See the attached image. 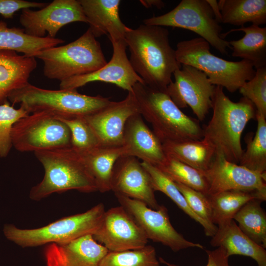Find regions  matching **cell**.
Returning <instances> with one entry per match:
<instances>
[{"label": "cell", "instance_id": "obj_1", "mask_svg": "<svg viewBox=\"0 0 266 266\" xmlns=\"http://www.w3.org/2000/svg\"><path fill=\"white\" fill-rule=\"evenodd\" d=\"M169 35L164 27L144 24L134 29L128 27L125 34L134 71L145 85L165 92L172 81L173 72L181 66Z\"/></svg>", "mask_w": 266, "mask_h": 266}, {"label": "cell", "instance_id": "obj_2", "mask_svg": "<svg viewBox=\"0 0 266 266\" xmlns=\"http://www.w3.org/2000/svg\"><path fill=\"white\" fill-rule=\"evenodd\" d=\"M213 113L203 129V138L227 160L238 164L244 152L241 137L248 122L256 118L253 103L242 97L233 102L226 96L223 88L216 86L212 98Z\"/></svg>", "mask_w": 266, "mask_h": 266}, {"label": "cell", "instance_id": "obj_3", "mask_svg": "<svg viewBox=\"0 0 266 266\" xmlns=\"http://www.w3.org/2000/svg\"><path fill=\"white\" fill-rule=\"evenodd\" d=\"M132 93L139 113L151 124L162 143L203 138L199 120L183 112L166 92L138 82Z\"/></svg>", "mask_w": 266, "mask_h": 266}, {"label": "cell", "instance_id": "obj_4", "mask_svg": "<svg viewBox=\"0 0 266 266\" xmlns=\"http://www.w3.org/2000/svg\"><path fill=\"white\" fill-rule=\"evenodd\" d=\"M34 153L43 166L44 175L42 181L31 189V200L38 201L53 193L71 190L83 193L98 191L80 155L71 147Z\"/></svg>", "mask_w": 266, "mask_h": 266}, {"label": "cell", "instance_id": "obj_5", "mask_svg": "<svg viewBox=\"0 0 266 266\" xmlns=\"http://www.w3.org/2000/svg\"><path fill=\"white\" fill-rule=\"evenodd\" d=\"M8 100L29 114L44 112L57 118L87 116L111 102L108 98L83 95L77 90H47L30 83L13 91Z\"/></svg>", "mask_w": 266, "mask_h": 266}, {"label": "cell", "instance_id": "obj_6", "mask_svg": "<svg viewBox=\"0 0 266 266\" xmlns=\"http://www.w3.org/2000/svg\"><path fill=\"white\" fill-rule=\"evenodd\" d=\"M34 57L43 62L46 77L60 82L91 73L107 63L100 42L89 28L75 40L43 50Z\"/></svg>", "mask_w": 266, "mask_h": 266}, {"label": "cell", "instance_id": "obj_7", "mask_svg": "<svg viewBox=\"0 0 266 266\" xmlns=\"http://www.w3.org/2000/svg\"><path fill=\"white\" fill-rule=\"evenodd\" d=\"M176 58L181 65L193 66L203 71L215 86L233 93L255 75L252 64L247 60L233 62L223 59L210 51V44L201 37L179 41Z\"/></svg>", "mask_w": 266, "mask_h": 266}, {"label": "cell", "instance_id": "obj_8", "mask_svg": "<svg viewBox=\"0 0 266 266\" xmlns=\"http://www.w3.org/2000/svg\"><path fill=\"white\" fill-rule=\"evenodd\" d=\"M105 211L101 203L85 212L64 217L41 228L21 229L6 224L3 233L7 239L22 247L47 243L62 245L86 234L93 235L99 228Z\"/></svg>", "mask_w": 266, "mask_h": 266}, {"label": "cell", "instance_id": "obj_9", "mask_svg": "<svg viewBox=\"0 0 266 266\" xmlns=\"http://www.w3.org/2000/svg\"><path fill=\"white\" fill-rule=\"evenodd\" d=\"M143 24L191 31L222 55H227L228 48H231L229 41L221 37L222 28L206 0H182L168 12L144 19Z\"/></svg>", "mask_w": 266, "mask_h": 266}, {"label": "cell", "instance_id": "obj_10", "mask_svg": "<svg viewBox=\"0 0 266 266\" xmlns=\"http://www.w3.org/2000/svg\"><path fill=\"white\" fill-rule=\"evenodd\" d=\"M12 146L21 152L71 147L67 126L54 116L35 112L21 118L11 131Z\"/></svg>", "mask_w": 266, "mask_h": 266}, {"label": "cell", "instance_id": "obj_11", "mask_svg": "<svg viewBox=\"0 0 266 266\" xmlns=\"http://www.w3.org/2000/svg\"><path fill=\"white\" fill-rule=\"evenodd\" d=\"M115 195L121 206L133 218L148 239L160 242L174 252L191 247L203 248L201 244L187 240L175 230L164 205L153 209L141 201L118 194Z\"/></svg>", "mask_w": 266, "mask_h": 266}, {"label": "cell", "instance_id": "obj_12", "mask_svg": "<svg viewBox=\"0 0 266 266\" xmlns=\"http://www.w3.org/2000/svg\"><path fill=\"white\" fill-rule=\"evenodd\" d=\"M174 81L166 92L179 108L190 106L199 121H203L212 108L215 86L206 74L197 68L181 65L173 73Z\"/></svg>", "mask_w": 266, "mask_h": 266}, {"label": "cell", "instance_id": "obj_13", "mask_svg": "<svg viewBox=\"0 0 266 266\" xmlns=\"http://www.w3.org/2000/svg\"><path fill=\"white\" fill-rule=\"evenodd\" d=\"M19 22L25 33L42 38H56L59 31L73 22L87 23L78 0H54L39 10H22Z\"/></svg>", "mask_w": 266, "mask_h": 266}, {"label": "cell", "instance_id": "obj_14", "mask_svg": "<svg viewBox=\"0 0 266 266\" xmlns=\"http://www.w3.org/2000/svg\"><path fill=\"white\" fill-rule=\"evenodd\" d=\"M93 236L95 240L103 244L109 252L141 248L148 241L142 229L122 206L105 211L101 224Z\"/></svg>", "mask_w": 266, "mask_h": 266}, {"label": "cell", "instance_id": "obj_15", "mask_svg": "<svg viewBox=\"0 0 266 266\" xmlns=\"http://www.w3.org/2000/svg\"><path fill=\"white\" fill-rule=\"evenodd\" d=\"M208 184V195L231 190L256 191L266 197V173L261 174L215 154L202 171ZM207 195V196H208Z\"/></svg>", "mask_w": 266, "mask_h": 266}, {"label": "cell", "instance_id": "obj_16", "mask_svg": "<svg viewBox=\"0 0 266 266\" xmlns=\"http://www.w3.org/2000/svg\"><path fill=\"white\" fill-rule=\"evenodd\" d=\"M113 54L111 60L102 67L90 73L73 77L60 82V89L77 90L87 84L95 81L109 83L132 92L142 79L133 69L128 59L125 39L111 41Z\"/></svg>", "mask_w": 266, "mask_h": 266}, {"label": "cell", "instance_id": "obj_17", "mask_svg": "<svg viewBox=\"0 0 266 266\" xmlns=\"http://www.w3.org/2000/svg\"><path fill=\"white\" fill-rule=\"evenodd\" d=\"M139 113L132 92L120 101H112L100 110L85 116L96 135L100 146L123 145L125 124L132 115Z\"/></svg>", "mask_w": 266, "mask_h": 266}, {"label": "cell", "instance_id": "obj_18", "mask_svg": "<svg viewBox=\"0 0 266 266\" xmlns=\"http://www.w3.org/2000/svg\"><path fill=\"white\" fill-rule=\"evenodd\" d=\"M111 190L145 203L149 207L157 209V202L151 179L136 157L123 156L115 163L111 179Z\"/></svg>", "mask_w": 266, "mask_h": 266}, {"label": "cell", "instance_id": "obj_19", "mask_svg": "<svg viewBox=\"0 0 266 266\" xmlns=\"http://www.w3.org/2000/svg\"><path fill=\"white\" fill-rule=\"evenodd\" d=\"M126 156L138 158L158 166L166 160L162 143L145 124L139 113L131 116L127 120L124 130L123 145Z\"/></svg>", "mask_w": 266, "mask_h": 266}, {"label": "cell", "instance_id": "obj_20", "mask_svg": "<svg viewBox=\"0 0 266 266\" xmlns=\"http://www.w3.org/2000/svg\"><path fill=\"white\" fill-rule=\"evenodd\" d=\"M94 36L108 35L111 41L125 39L128 27L119 13V0H78Z\"/></svg>", "mask_w": 266, "mask_h": 266}, {"label": "cell", "instance_id": "obj_21", "mask_svg": "<svg viewBox=\"0 0 266 266\" xmlns=\"http://www.w3.org/2000/svg\"><path fill=\"white\" fill-rule=\"evenodd\" d=\"M35 58L8 50H0V104L7 101L9 95L29 82L36 68Z\"/></svg>", "mask_w": 266, "mask_h": 266}, {"label": "cell", "instance_id": "obj_22", "mask_svg": "<svg viewBox=\"0 0 266 266\" xmlns=\"http://www.w3.org/2000/svg\"><path fill=\"white\" fill-rule=\"evenodd\" d=\"M210 244L223 247L229 257L234 255L249 257L256 262L258 266H266L265 248L243 233L233 219L217 227Z\"/></svg>", "mask_w": 266, "mask_h": 266}, {"label": "cell", "instance_id": "obj_23", "mask_svg": "<svg viewBox=\"0 0 266 266\" xmlns=\"http://www.w3.org/2000/svg\"><path fill=\"white\" fill-rule=\"evenodd\" d=\"M108 252V249L98 243L91 234L57 245L55 249L60 266H99Z\"/></svg>", "mask_w": 266, "mask_h": 266}, {"label": "cell", "instance_id": "obj_24", "mask_svg": "<svg viewBox=\"0 0 266 266\" xmlns=\"http://www.w3.org/2000/svg\"><path fill=\"white\" fill-rule=\"evenodd\" d=\"M77 152L93 177L98 191L105 193L110 191L114 165L119 158L126 156L125 147L99 146L89 151Z\"/></svg>", "mask_w": 266, "mask_h": 266}, {"label": "cell", "instance_id": "obj_25", "mask_svg": "<svg viewBox=\"0 0 266 266\" xmlns=\"http://www.w3.org/2000/svg\"><path fill=\"white\" fill-rule=\"evenodd\" d=\"M242 31L244 35L229 44L232 49V56L250 62L256 69L266 66V27L252 24L245 27L231 29L221 36L225 39L231 33Z\"/></svg>", "mask_w": 266, "mask_h": 266}, {"label": "cell", "instance_id": "obj_26", "mask_svg": "<svg viewBox=\"0 0 266 266\" xmlns=\"http://www.w3.org/2000/svg\"><path fill=\"white\" fill-rule=\"evenodd\" d=\"M58 38L48 36L38 38L26 34L23 29L9 28L0 21V50H8L34 57L39 52L64 43Z\"/></svg>", "mask_w": 266, "mask_h": 266}, {"label": "cell", "instance_id": "obj_27", "mask_svg": "<svg viewBox=\"0 0 266 266\" xmlns=\"http://www.w3.org/2000/svg\"><path fill=\"white\" fill-rule=\"evenodd\" d=\"M162 146L166 156L201 171L208 168L215 154L214 149L202 139L167 141Z\"/></svg>", "mask_w": 266, "mask_h": 266}, {"label": "cell", "instance_id": "obj_28", "mask_svg": "<svg viewBox=\"0 0 266 266\" xmlns=\"http://www.w3.org/2000/svg\"><path fill=\"white\" fill-rule=\"evenodd\" d=\"M221 23L243 27L266 23V0H219Z\"/></svg>", "mask_w": 266, "mask_h": 266}, {"label": "cell", "instance_id": "obj_29", "mask_svg": "<svg viewBox=\"0 0 266 266\" xmlns=\"http://www.w3.org/2000/svg\"><path fill=\"white\" fill-rule=\"evenodd\" d=\"M212 209V222L218 226L232 219L247 202L259 199L266 200V197L258 192L231 190L208 195Z\"/></svg>", "mask_w": 266, "mask_h": 266}, {"label": "cell", "instance_id": "obj_30", "mask_svg": "<svg viewBox=\"0 0 266 266\" xmlns=\"http://www.w3.org/2000/svg\"><path fill=\"white\" fill-rule=\"evenodd\" d=\"M141 164L150 176L154 191H160L169 198L184 213L202 226L206 236L212 237L215 234L217 227L208 224L192 210L174 181L157 166L145 162Z\"/></svg>", "mask_w": 266, "mask_h": 266}, {"label": "cell", "instance_id": "obj_31", "mask_svg": "<svg viewBox=\"0 0 266 266\" xmlns=\"http://www.w3.org/2000/svg\"><path fill=\"white\" fill-rule=\"evenodd\" d=\"M263 201L253 199L245 204L234 216L239 229L253 241L266 248V214Z\"/></svg>", "mask_w": 266, "mask_h": 266}, {"label": "cell", "instance_id": "obj_32", "mask_svg": "<svg viewBox=\"0 0 266 266\" xmlns=\"http://www.w3.org/2000/svg\"><path fill=\"white\" fill-rule=\"evenodd\" d=\"M256 118L257 131L254 136L249 134L246 136V149L239 164L251 170L263 174L266 173V118L256 112Z\"/></svg>", "mask_w": 266, "mask_h": 266}, {"label": "cell", "instance_id": "obj_33", "mask_svg": "<svg viewBox=\"0 0 266 266\" xmlns=\"http://www.w3.org/2000/svg\"><path fill=\"white\" fill-rule=\"evenodd\" d=\"M157 167L174 182L208 195V184L202 171L168 156Z\"/></svg>", "mask_w": 266, "mask_h": 266}, {"label": "cell", "instance_id": "obj_34", "mask_svg": "<svg viewBox=\"0 0 266 266\" xmlns=\"http://www.w3.org/2000/svg\"><path fill=\"white\" fill-rule=\"evenodd\" d=\"M155 248L151 245L134 250L109 252L99 266H160Z\"/></svg>", "mask_w": 266, "mask_h": 266}, {"label": "cell", "instance_id": "obj_35", "mask_svg": "<svg viewBox=\"0 0 266 266\" xmlns=\"http://www.w3.org/2000/svg\"><path fill=\"white\" fill-rule=\"evenodd\" d=\"M68 128L71 134V148L82 152L100 146L99 140L84 117L58 118Z\"/></svg>", "mask_w": 266, "mask_h": 266}, {"label": "cell", "instance_id": "obj_36", "mask_svg": "<svg viewBox=\"0 0 266 266\" xmlns=\"http://www.w3.org/2000/svg\"><path fill=\"white\" fill-rule=\"evenodd\" d=\"M29 114L21 107L15 108L8 101L0 104V157H7L12 147L11 131L13 125Z\"/></svg>", "mask_w": 266, "mask_h": 266}, {"label": "cell", "instance_id": "obj_37", "mask_svg": "<svg viewBox=\"0 0 266 266\" xmlns=\"http://www.w3.org/2000/svg\"><path fill=\"white\" fill-rule=\"evenodd\" d=\"M238 90L253 103L256 112L266 118V66L256 69L254 76Z\"/></svg>", "mask_w": 266, "mask_h": 266}, {"label": "cell", "instance_id": "obj_38", "mask_svg": "<svg viewBox=\"0 0 266 266\" xmlns=\"http://www.w3.org/2000/svg\"><path fill=\"white\" fill-rule=\"evenodd\" d=\"M175 183L192 210L208 224L215 225L212 222V209L208 196L182 184Z\"/></svg>", "mask_w": 266, "mask_h": 266}, {"label": "cell", "instance_id": "obj_39", "mask_svg": "<svg viewBox=\"0 0 266 266\" xmlns=\"http://www.w3.org/2000/svg\"><path fill=\"white\" fill-rule=\"evenodd\" d=\"M48 3L24 0H0V14L4 18H12L15 13L25 8H42Z\"/></svg>", "mask_w": 266, "mask_h": 266}, {"label": "cell", "instance_id": "obj_40", "mask_svg": "<svg viewBox=\"0 0 266 266\" xmlns=\"http://www.w3.org/2000/svg\"><path fill=\"white\" fill-rule=\"evenodd\" d=\"M207 255V263L206 266H231L225 250L222 247H218L213 250H205ZM160 263L166 266H178L159 258Z\"/></svg>", "mask_w": 266, "mask_h": 266}, {"label": "cell", "instance_id": "obj_41", "mask_svg": "<svg viewBox=\"0 0 266 266\" xmlns=\"http://www.w3.org/2000/svg\"><path fill=\"white\" fill-rule=\"evenodd\" d=\"M206 1L209 5L215 19L219 23H221V14L218 1L216 0H206Z\"/></svg>", "mask_w": 266, "mask_h": 266}, {"label": "cell", "instance_id": "obj_42", "mask_svg": "<svg viewBox=\"0 0 266 266\" xmlns=\"http://www.w3.org/2000/svg\"><path fill=\"white\" fill-rule=\"evenodd\" d=\"M140 2L146 8L156 7L162 9L165 7V2L161 0H141Z\"/></svg>", "mask_w": 266, "mask_h": 266}]
</instances>
